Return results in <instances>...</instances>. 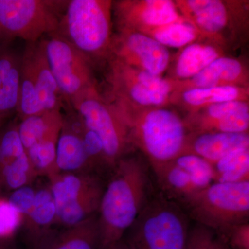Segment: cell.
I'll return each mask as SVG.
<instances>
[{
  "instance_id": "1",
  "label": "cell",
  "mask_w": 249,
  "mask_h": 249,
  "mask_svg": "<svg viewBox=\"0 0 249 249\" xmlns=\"http://www.w3.org/2000/svg\"><path fill=\"white\" fill-rule=\"evenodd\" d=\"M109 175L97 213L101 249L124 237L158 192L151 167L140 152L121 159Z\"/></svg>"
},
{
  "instance_id": "2",
  "label": "cell",
  "mask_w": 249,
  "mask_h": 249,
  "mask_svg": "<svg viewBox=\"0 0 249 249\" xmlns=\"http://www.w3.org/2000/svg\"><path fill=\"white\" fill-rule=\"evenodd\" d=\"M107 100L125 124L131 145L146 159L152 170L183 153L190 132L176 111L168 106L142 107Z\"/></svg>"
},
{
  "instance_id": "3",
  "label": "cell",
  "mask_w": 249,
  "mask_h": 249,
  "mask_svg": "<svg viewBox=\"0 0 249 249\" xmlns=\"http://www.w3.org/2000/svg\"><path fill=\"white\" fill-rule=\"evenodd\" d=\"M113 1H68L56 31L95 64L107 62L112 40Z\"/></svg>"
},
{
  "instance_id": "4",
  "label": "cell",
  "mask_w": 249,
  "mask_h": 249,
  "mask_svg": "<svg viewBox=\"0 0 249 249\" xmlns=\"http://www.w3.org/2000/svg\"><path fill=\"white\" fill-rule=\"evenodd\" d=\"M184 20L200 40L227 52L245 42L249 27V1L245 0H175Z\"/></svg>"
},
{
  "instance_id": "5",
  "label": "cell",
  "mask_w": 249,
  "mask_h": 249,
  "mask_svg": "<svg viewBox=\"0 0 249 249\" xmlns=\"http://www.w3.org/2000/svg\"><path fill=\"white\" fill-rule=\"evenodd\" d=\"M192 221L178 203L157 192L127 232L135 249H185Z\"/></svg>"
},
{
  "instance_id": "6",
  "label": "cell",
  "mask_w": 249,
  "mask_h": 249,
  "mask_svg": "<svg viewBox=\"0 0 249 249\" xmlns=\"http://www.w3.org/2000/svg\"><path fill=\"white\" fill-rule=\"evenodd\" d=\"M179 205L193 223L222 232L249 222V181L213 183Z\"/></svg>"
},
{
  "instance_id": "7",
  "label": "cell",
  "mask_w": 249,
  "mask_h": 249,
  "mask_svg": "<svg viewBox=\"0 0 249 249\" xmlns=\"http://www.w3.org/2000/svg\"><path fill=\"white\" fill-rule=\"evenodd\" d=\"M66 106L49 66L42 40L27 42L22 53L20 92L16 112L19 120L46 111H62Z\"/></svg>"
},
{
  "instance_id": "8",
  "label": "cell",
  "mask_w": 249,
  "mask_h": 249,
  "mask_svg": "<svg viewBox=\"0 0 249 249\" xmlns=\"http://www.w3.org/2000/svg\"><path fill=\"white\" fill-rule=\"evenodd\" d=\"M70 106L80 116L85 125L101 139L111 170L119 160L136 152L129 142L124 121L98 87L73 98Z\"/></svg>"
},
{
  "instance_id": "9",
  "label": "cell",
  "mask_w": 249,
  "mask_h": 249,
  "mask_svg": "<svg viewBox=\"0 0 249 249\" xmlns=\"http://www.w3.org/2000/svg\"><path fill=\"white\" fill-rule=\"evenodd\" d=\"M68 1L0 0V34L35 42L56 31Z\"/></svg>"
},
{
  "instance_id": "10",
  "label": "cell",
  "mask_w": 249,
  "mask_h": 249,
  "mask_svg": "<svg viewBox=\"0 0 249 249\" xmlns=\"http://www.w3.org/2000/svg\"><path fill=\"white\" fill-rule=\"evenodd\" d=\"M56 219L67 228L96 214L104 191L102 178L91 173H58L50 178Z\"/></svg>"
},
{
  "instance_id": "11",
  "label": "cell",
  "mask_w": 249,
  "mask_h": 249,
  "mask_svg": "<svg viewBox=\"0 0 249 249\" xmlns=\"http://www.w3.org/2000/svg\"><path fill=\"white\" fill-rule=\"evenodd\" d=\"M106 74L109 100L120 101L142 107H162L170 105L173 81L129 66L109 57Z\"/></svg>"
},
{
  "instance_id": "12",
  "label": "cell",
  "mask_w": 249,
  "mask_h": 249,
  "mask_svg": "<svg viewBox=\"0 0 249 249\" xmlns=\"http://www.w3.org/2000/svg\"><path fill=\"white\" fill-rule=\"evenodd\" d=\"M42 40L51 70L67 106L82 93L97 87L93 64L84 54L55 34Z\"/></svg>"
},
{
  "instance_id": "13",
  "label": "cell",
  "mask_w": 249,
  "mask_h": 249,
  "mask_svg": "<svg viewBox=\"0 0 249 249\" xmlns=\"http://www.w3.org/2000/svg\"><path fill=\"white\" fill-rule=\"evenodd\" d=\"M152 171L159 193L178 204L215 181L213 165L193 154H181Z\"/></svg>"
},
{
  "instance_id": "14",
  "label": "cell",
  "mask_w": 249,
  "mask_h": 249,
  "mask_svg": "<svg viewBox=\"0 0 249 249\" xmlns=\"http://www.w3.org/2000/svg\"><path fill=\"white\" fill-rule=\"evenodd\" d=\"M109 57L154 76L163 77L172 56L168 48L150 36L137 31L119 29L113 35Z\"/></svg>"
},
{
  "instance_id": "15",
  "label": "cell",
  "mask_w": 249,
  "mask_h": 249,
  "mask_svg": "<svg viewBox=\"0 0 249 249\" xmlns=\"http://www.w3.org/2000/svg\"><path fill=\"white\" fill-rule=\"evenodd\" d=\"M113 13L118 29L139 32L185 21L173 0H119L113 1Z\"/></svg>"
},
{
  "instance_id": "16",
  "label": "cell",
  "mask_w": 249,
  "mask_h": 249,
  "mask_svg": "<svg viewBox=\"0 0 249 249\" xmlns=\"http://www.w3.org/2000/svg\"><path fill=\"white\" fill-rule=\"evenodd\" d=\"M190 133H246L249 129V101L212 105L183 118Z\"/></svg>"
},
{
  "instance_id": "17",
  "label": "cell",
  "mask_w": 249,
  "mask_h": 249,
  "mask_svg": "<svg viewBox=\"0 0 249 249\" xmlns=\"http://www.w3.org/2000/svg\"><path fill=\"white\" fill-rule=\"evenodd\" d=\"M172 81L173 93L196 88H249V70L245 61L227 55L216 59L193 78L182 81Z\"/></svg>"
},
{
  "instance_id": "18",
  "label": "cell",
  "mask_w": 249,
  "mask_h": 249,
  "mask_svg": "<svg viewBox=\"0 0 249 249\" xmlns=\"http://www.w3.org/2000/svg\"><path fill=\"white\" fill-rule=\"evenodd\" d=\"M83 124L76 111L67 107L57 143L56 165L60 173L93 174L82 137Z\"/></svg>"
},
{
  "instance_id": "19",
  "label": "cell",
  "mask_w": 249,
  "mask_h": 249,
  "mask_svg": "<svg viewBox=\"0 0 249 249\" xmlns=\"http://www.w3.org/2000/svg\"><path fill=\"white\" fill-rule=\"evenodd\" d=\"M227 52L218 46L199 40L180 49L171 57L167 70V79L182 81L196 76L211 62L227 55Z\"/></svg>"
},
{
  "instance_id": "20",
  "label": "cell",
  "mask_w": 249,
  "mask_h": 249,
  "mask_svg": "<svg viewBox=\"0 0 249 249\" xmlns=\"http://www.w3.org/2000/svg\"><path fill=\"white\" fill-rule=\"evenodd\" d=\"M249 147V132L190 133L183 153L198 156L213 165L234 150Z\"/></svg>"
},
{
  "instance_id": "21",
  "label": "cell",
  "mask_w": 249,
  "mask_h": 249,
  "mask_svg": "<svg viewBox=\"0 0 249 249\" xmlns=\"http://www.w3.org/2000/svg\"><path fill=\"white\" fill-rule=\"evenodd\" d=\"M22 53L7 44L0 45V119L17 112L20 92Z\"/></svg>"
},
{
  "instance_id": "22",
  "label": "cell",
  "mask_w": 249,
  "mask_h": 249,
  "mask_svg": "<svg viewBox=\"0 0 249 249\" xmlns=\"http://www.w3.org/2000/svg\"><path fill=\"white\" fill-rule=\"evenodd\" d=\"M235 101H249V88L222 87L185 90L173 93L170 104L178 106L188 114L212 105Z\"/></svg>"
},
{
  "instance_id": "23",
  "label": "cell",
  "mask_w": 249,
  "mask_h": 249,
  "mask_svg": "<svg viewBox=\"0 0 249 249\" xmlns=\"http://www.w3.org/2000/svg\"><path fill=\"white\" fill-rule=\"evenodd\" d=\"M63 124L62 111H46L29 116L18 124V132L26 151L37 142L58 138Z\"/></svg>"
},
{
  "instance_id": "24",
  "label": "cell",
  "mask_w": 249,
  "mask_h": 249,
  "mask_svg": "<svg viewBox=\"0 0 249 249\" xmlns=\"http://www.w3.org/2000/svg\"><path fill=\"white\" fill-rule=\"evenodd\" d=\"M47 249H101L97 213L67 228Z\"/></svg>"
},
{
  "instance_id": "25",
  "label": "cell",
  "mask_w": 249,
  "mask_h": 249,
  "mask_svg": "<svg viewBox=\"0 0 249 249\" xmlns=\"http://www.w3.org/2000/svg\"><path fill=\"white\" fill-rule=\"evenodd\" d=\"M166 48L181 49L200 40L199 34L186 21L164 24L141 31Z\"/></svg>"
},
{
  "instance_id": "26",
  "label": "cell",
  "mask_w": 249,
  "mask_h": 249,
  "mask_svg": "<svg viewBox=\"0 0 249 249\" xmlns=\"http://www.w3.org/2000/svg\"><path fill=\"white\" fill-rule=\"evenodd\" d=\"M212 165L215 175L214 182L249 181V147L234 150Z\"/></svg>"
},
{
  "instance_id": "27",
  "label": "cell",
  "mask_w": 249,
  "mask_h": 249,
  "mask_svg": "<svg viewBox=\"0 0 249 249\" xmlns=\"http://www.w3.org/2000/svg\"><path fill=\"white\" fill-rule=\"evenodd\" d=\"M58 138L42 141L26 151L35 175H45L52 178L60 173L56 165V148Z\"/></svg>"
},
{
  "instance_id": "28",
  "label": "cell",
  "mask_w": 249,
  "mask_h": 249,
  "mask_svg": "<svg viewBox=\"0 0 249 249\" xmlns=\"http://www.w3.org/2000/svg\"><path fill=\"white\" fill-rule=\"evenodd\" d=\"M28 217L36 229H46L56 219V206L50 188L36 192L35 200Z\"/></svg>"
},
{
  "instance_id": "29",
  "label": "cell",
  "mask_w": 249,
  "mask_h": 249,
  "mask_svg": "<svg viewBox=\"0 0 249 249\" xmlns=\"http://www.w3.org/2000/svg\"><path fill=\"white\" fill-rule=\"evenodd\" d=\"M185 249H232L219 232L193 223Z\"/></svg>"
},
{
  "instance_id": "30",
  "label": "cell",
  "mask_w": 249,
  "mask_h": 249,
  "mask_svg": "<svg viewBox=\"0 0 249 249\" xmlns=\"http://www.w3.org/2000/svg\"><path fill=\"white\" fill-rule=\"evenodd\" d=\"M0 174L6 186L16 190L26 186L35 175L27 153L4 165Z\"/></svg>"
},
{
  "instance_id": "31",
  "label": "cell",
  "mask_w": 249,
  "mask_h": 249,
  "mask_svg": "<svg viewBox=\"0 0 249 249\" xmlns=\"http://www.w3.org/2000/svg\"><path fill=\"white\" fill-rule=\"evenodd\" d=\"M22 215L7 200L0 199V238L11 237L22 222Z\"/></svg>"
},
{
  "instance_id": "32",
  "label": "cell",
  "mask_w": 249,
  "mask_h": 249,
  "mask_svg": "<svg viewBox=\"0 0 249 249\" xmlns=\"http://www.w3.org/2000/svg\"><path fill=\"white\" fill-rule=\"evenodd\" d=\"M219 233L232 249H249V222L232 226Z\"/></svg>"
},
{
  "instance_id": "33",
  "label": "cell",
  "mask_w": 249,
  "mask_h": 249,
  "mask_svg": "<svg viewBox=\"0 0 249 249\" xmlns=\"http://www.w3.org/2000/svg\"><path fill=\"white\" fill-rule=\"evenodd\" d=\"M36 193V192L31 187L22 186L11 194L8 201L22 216H28L34 206Z\"/></svg>"
},
{
  "instance_id": "34",
  "label": "cell",
  "mask_w": 249,
  "mask_h": 249,
  "mask_svg": "<svg viewBox=\"0 0 249 249\" xmlns=\"http://www.w3.org/2000/svg\"><path fill=\"white\" fill-rule=\"evenodd\" d=\"M106 249H135L134 248L133 246L131 245L130 243L127 240H124L123 237L121 240L118 241L116 243L113 244L109 247Z\"/></svg>"
},
{
  "instance_id": "35",
  "label": "cell",
  "mask_w": 249,
  "mask_h": 249,
  "mask_svg": "<svg viewBox=\"0 0 249 249\" xmlns=\"http://www.w3.org/2000/svg\"><path fill=\"white\" fill-rule=\"evenodd\" d=\"M4 121L5 120H3V119H0V129H1V127L4 125Z\"/></svg>"
},
{
  "instance_id": "36",
  "label": "cell",
  "mask_w": 249,
  "mask_h": 249,
  "mask_svg": "<svg viewBox=\"0 0 249 249\" xmlns=\"http://www.w3.org/2000/svg\"><path fill=\"white\" fill-rule=\"evenodd\" d=\"M0 37H1V34H0Z\"/></svg>"
}]
</instances>
